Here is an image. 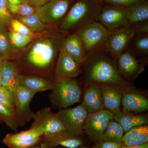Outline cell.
I'll return each mask as SVG.
<instances>
[{"instance_id": "1", "label": "cell", "mask_w": 148, "mask_h": 148, "mask_svg": "<svg viewBox=\"0 0 148 148\" xmlns=\"http://www.w3.org/2000/svg\"><path fill=\"white\" fill-rule=\"evenodd\" d=\"M67 35L56 28L41 32L20 51L16 58L18 67L21 66L27 71L40 75L51 73L54 71L58 54Z\"/></svg>"}, {"instance_id": "2", "label": "cell", "mask_w": 148, "mask_h": 148, "mask_svg": "<svg viewBox=\"0 0 148 148\" xmlns=\"http://www.w3.org/2000/svg\"><path fill=\"white\" fill-rule=\"evenodd\" d=\"M81 66L86 87L91 84L122 86L129 84L118 70L116 59L112 56L105 46L86 53Z\"/></svg>"}, {"instance_id": "3", "label": "cell", "mask_w": 148, "mask_h": 148, "mask_svg": "<svg viewBox=\"0 0 148 148\" xmlns=\"http://www.w3.org/2000/svg\"><path fill=\"white\" fill-rule=\"evenodd\" d=\"M103 5L96 0H75L57 29L67 34L80 30L95 21Z\"/></svg>"}, {"instance_id": "4", "label": "cell", "mask_w": 148, "mask_h": 148, "mask_svg": "<svg viewBox=\"0 0 148 148\" xmlns=\"http://www.w3.org/2000/svg\"><path fill=\"white\" fill-rule=\"evenodd\" d=\"M54 81V87L49 95L53 107L65 109L79 102L81 90L75 79L55 78Z\"/></svg>"}, {"instance_id": "5", "label": "cell", "mask_w": 148, "mask_h": 148, "mask_svg": "<svg viewBox=\"0 0 148 148\" xmlns=\"http://www.w3.org/2000/svg\"><path fill=\"white\" fill-rule=\"evenodd\" d=\"M75 32L86 53L105 46L111 33L102 24L95 21Z\"/></svg>"}, {"instance_id": "6", "label": "cell", "mask_w": 148, "mask_h": 148, "mask_svg": "<svg viewBox=\"0 0 148 148\" xmlns=\"http://www.w3.org/2000/svg\"><path fill=\"white\" fill-rule=\"evenodd\" d=\"M95 21L101 23L111 32L130 27L127 8L103 4Z\"/></svg>"}, {"instance_id": "7", "label": "cell", "mask_w": 148, "mask_h": 148, "mask_svg": "<svg viewBox=\"0 0 148 148\" xmlns=\"http://www.w3.org/2000/svg\"><path fill=\"white\" fill-rule=\"evenodd\" d=\"M75 0H49L37 9L42 21L50 27L57 28Z\"/></svg>"}, {"instance_id": "8", "label": "cell", "mask_w": 148, "mask_h": 148, "mask_svg": "<svg viewBox=\"0 0 148 148\" xmlns=\"http://www.w3.org/2000/svg\"><path fill=\"white\" fill-rule=\"evenodd\" d=\"M88 113L82 104L72 109H62L56 114L66 130L80 137L84 132V126Z\"/></svg>"}, {"instance_id": "9", "label": "cell", "mask_w": 148, "mask_h": 148, "mask_svg": "<svg viewBox=\"0 0 148 148\" xmlns=\"http://www.w3.org/2000/svg\"><path fill=\"white\" fill-rule=\"evenodd\" d=\"M112 119V113L106 110L88 114L84 126V132L95 143L102 141L105 130Z\"/></svg>"}, {"instance_id": "10", "label": "cell", "mask_w": 148, "mask_h": 148, "mask_svg": "<svg viewBox=\"0 0 148 148\" xmlns=\"http://www.w3.org/2000/svg\"><path fill=\"white\" fill-rule=\"evenodd\" d=\"M31 128L40 131L43 136L66 130L64 125L49 107H45L34 115Z\"/></svg>"}, {"instance_id": "11", "label": "cell", "mask_w": 148, "mask_h": 148, "mask_svg": "<svg viewBox=\"0 0 148 148\" xmlns=\"http://www.w3.org/2000/svg\"><path fill=\"white\" fill-rule=\"evenodd\" d=\"M137 34L135 27H128L111 32L105 47L116 59L127 49L132 38Z\"/></svg>"}, {"instance_id": "12", "label": "cell", "mask_w": 148, "mask_h": 148, "mask_svg": "<svg viewBox=\"0 0 148 148\" xmlns=\"http://www.w3.org/2000/svg\"><path fill=\"white\" fill-rule=\"evenodd\" d=\"M12 93L14 110L20 122V125H22L34 117L35 114L30 109V103L36 93L19 85Z\"/></svg>"}, {"instance_id": "13", "label": "cell", "mask_w": 148, "mask_h": 148, "mask_svg": "<svg viewBox=\"0 0 148 148\" xmlns=\"http://www.w3.org/2000/svg\"><path fill=\"white\" fill-rule=\"evenodd\" d=\"M147 61L139 59L126 49L116 59L118 70L125 79H133L144 71Z\"/></svg>"}, {"instance_id": "14", "label": "cell", "mask_w": 148, "mask_h": 148, "mask_svg": "<svg viewBox=\"0 0 148 148\" xmlns=\"http://www.w3.org/2000/svg\"><path fill=\"white\" fill-rule=\"evenodd\" d=\"M121 104L123 112L128 113H139L148 110L147 98L129 85L123 88Z\"/></svg>"}, {"instance_id": "15", "label": "cell", "mask_w": 148, "mask_h": 148, "mask_svg": "<svg viewBox=\"0 0 148 148\" xmlns=\"http://www.w3.org/2000/svg\"><path fill=\"white\" fill-rule=\"evenodd\" d=\"M56 78L74 79L82 73L81 65L69 55L63 47L58 54L54 69Z\"/></svg>"}, {"instance_id": "16", "label": "cell", "mask_w": 148, "mask_h": 148, "mask_svg": "<svg viewBox=\"0 0 148 148\" xmlns=\"http://www.w3.org/2000/svg\"><path fill=\"white\" fill-rule=\"evenodd\" d=\"M41 142L47 148H54L61 146L65 148H77L83 145V140L80 137L76 136L65 130L51 135H42Z\"/></svg>"}, {"instance_id": "17", "label": "cell", "mask_w": 148, "mask_h": 148, "mask_svg": "<svg viewBox=\"0 0 148 148\" xmlns=\"http://www.w3.org/2000/svg\"><path fill=\"white\" fill-rule=\"evenodd\" d=\"M102 92L104 110L114 113L120 110L123 86L119 85L99 84Z\"/></svg>"}, {"instance_id": "18", "label": "cell", "mask_w": 148, "mask_h": 148, "mask_svg": "<svg viewBox=\"0 0 148 148\" xmlns=\"http://www.w3.org/2000/svg\"><path fill=\"white\" fill-rule=\"evenodd\" d=\"M82 104L88 114L104 110L102 92L98 84H91L86 86Z\"/></svg>"}, {"instance_id": "19", "label": "cell", "mask_w": 148, "mask_h": 148, "mask_svg": "<svg viewBox=\"0 0 148 148\" xmlns=\"http://www.w3.org/2000/svg\"><path fill=\"white\" fill-rule=\"evenodd\" d=\"M1 71L2 86L13 92L19 85L18 79L21 74L18 65L9 60H4L1 64Z\"/></svg>"}, {"instance_id": "20", "label": "cell", "mask_w": 148, "mask_h": 148, "mask_svg": "<svg viewBox=\"0 0 148 148\" xmlns=\"http://www.w3.org/2000/svg\"><path fill=\"white\" fill-rule=\"evenodd\" d=\"M63 48L66 53L81 65L86 56V52L76 32L67 34Z\"/></svg>"}, {"instance_id": "21", "label": "cell", "mask_w": 148, "mask_h": 148, "mask_svg": "<svg viewBox=\"0 0 148 148\" xmlns=\"http://www.w3.org/2000/svg\"><path fill=\"white\" fill-rule=\"evenodd\" d=\"M19 85L27 88L36 93L51 90L54 87V81L39 76L20 75L18 79Z\"/></svg>"}, {"instance_id": "22", "label": "cell", "mask_w": 148, "mask_h": 148, "mask_svg": "<svg viewBox=\"0 0 148 148\" xmlns=\"http://www.w3.org/2000/svg\"><path fill=\"white\" fill-rule=\"evenodd\" d=\"M113 120L122 126L124 133L133 127L145 125L148 123L147 117L125 112L120 110L113 113Z\"/></svg>"}, {"instance_id": "23", "label": "cell", "mask_w": 148, "mask_h": 148, "mask_svg": "<svg viewBox=\"0 0 148 148\" xmlns=\"http://www.w3.org/2000/svg\"><path fill=\"white\" fill-rule=\"evenodd\" d=\"M148 142V126L147 125L133 127L125 132L122 143L128 147L142 145Z\"/></svg>"}, {"instance_id": "24", "label": "cell", "mask_w": 148, "mask_h": 148, "mask_svg": "<svg viewBox=\"0 0 148 148\" xmlns=\"http://www.w3.org/2000/svg\"><path fill=\"white\" fill-rule=\"evenodd\" d=\"M130 27H136L148 22V1L127 8Z\"/></svg>"}, {"instance_id": "25", "label": "cell", "mask_w": 148, "mask_h": 148, "mask_svg": "<svg viewBox=\"0 0 148 148\" xmlns=\"http://www.w3.org/2000/svg\"><path fill=\"white\" fill-rule=\"evenodd\" d=\"M127 49L139 59L147 61L148 33L135 35Z\"/></svg>"}, {"instance_id": "26", "label": "cell", "mask_w": 148, "mask_h": 148, "mask_svg": "<svg viewBox=\"0 0 148 148\" xmlns=\"http://www.w3.org/2000/svg\"><path fill=\"white\" fill-rule=\"evenodd\" d=\"M20 51L12 47L8 38V27L0 22V54L4 60L17 58Z\"/></svg>"}, {"instance_id": "27", "label": "cell", "mask_w": 148, "mask_h": 148, "mask_svg": "<svg viewBox=\"0 0 148 148\" xmlns=\"http://www.w3.org/2000/svg\"><path fill=\"white\" fill-rule=\"evenodd\" d=\"M16 18L35 34L41 33L51 28H54L44 23L37 12L27 16L16 17Z\"/></svg>"}, {"instance_id": "28", "label": "cell", "mask_w": 148, "mask_h": 148, "mask_svg": "<svg viewBox=\"0 0 148 148\" xmlns=\"http://www.w3.org/2000/svg\"><path fill=\"white\" fill-rule=\"evenodd\" d=\"M41 33L35 36H26L18 34L9 29L8 31V37L10 43L12 48L21 51L29 45Z\"/></svg>"}, {"instance_id": "29", "label": "cell", "mask_w": 148, "mask_h": 148, "mask_svg": "<svg viewBox=\"0 0 148 148\" xmlns=\"http://www.w3.org/2000/svg\"><path fill=\"white\" fill-rule=\"evenodd\" d=\"M124 133L121 125L114 120H112L105 130L102 141L122 143Z\"/></svg>"}, {"instance_id": "30", "label": "cell", "mask_w": 148, "mask_h": 148, "mask_svg": "<svg viewBox=\"0 0 148 148\" xmlns=\"http://www.w3.org/2000/svg\"><path fill=\"white\" fill-rule=\"evenodd\" d=\"M0 119L12 130L16 131L20 122L14 109L9 108L0 104Z\"/></svg>"}, {"instance_id": "31", "label": "cell", "mask_w": 148, "mask_h": 148, "mask_svg": "<svg viewBox=\"0 0 148 148\" xmlns=\"http://www.w3.org/2000/svg\"><path fill=\"white\" fill-rule=\"evenodd\" d=\"M8 8L12 15L16 17H24L32 15L37 12L36 9L25 3L17 5L8 4Z\"/></svg>"}, {"instance_id": "32", "label": "cell", "mask_w": 148, "mask_h": 148, "mask_svg": "<svg viewBox=\"0 0 148 148\" xmlns=\"http://www.w3.org/2000/svg\"><path fill=\"white\" fill-rule=\"evenodd\" d=\"M43 135V133L42 132L30 128V129L28 130L21 131V132L7 134L4 138L9 140H25L41 137Z\"/></svg>"}, {"instance_id": "33", "label": "cell", "mask_w": 148, "mask_h": 148, "mask_svg": "<svg viewBox=\"0 0 148 148\" xmlns=\"http://www.w3.org/2000/svg\"><path fill=\"white\" fill-rule=\"evenodd\" d=\"M41 137L25 140H9L3 138L2 143L10 148H31L40 144Z\"/></svg>"}, {"instance_id": "34", "label": "cell", "mask_w": 148, "mask_h": 148, "mask_svg": "<svg viewBox=\"0 0 148 148\" xmlns=\"http://www.w3.org/2000/svg\"><path fill=\"white\" fill-rule=\"evenodd\" d=\"M0 104L9 108L14 110L13 93L3 86L0 87Z\"/></svg>"}, {"instance_id": "35", "label": "cell", "mask_w": 148, "mask_h": 148, "mask_svg": "<svg viewBox=\"0 0 148 148\" xmlns=\"http://www.w3.org/2000/svg\"><path fill=\"white\" fill-rule=\"evenodd\" d=\"M9 27V29L12 31L22 35L33 36L38 34L32 32L27 26L16 18L12 19Z\"/></svg>"}, {"instance_id": "36", "label": "cell", "mask_w": 148, "mask_h": 148, "mask_svg": "<svg viewBox=\"0 0 148 148\" xmlns=\"http://www.w3.org/2000/svg\"><path fill=\"white\" fill-rule=\"evenodd\" d=\"M9 10L8 0H0V22L8 27L13 18Z\"/></svg>"}, {"instance_id": "37", "label": "cell", "mask_w": 148, "mask_h": 148, "mask_svg": "<svg viewBox=\"0 0 148 148\" xmlns=\"http://www.w3.org/2000/svg\"><path fill=\"white\" fill-rule=\"evenodd\" d=\"M103 4L112 5L128 8L147 0H101Z\"/></svg>"}, {"instance_id": "38", "label": "cell", "mask_w": 148, "mask_h": 148, "mask_svg": "<svg viewBox=\"0 0 148 148\" xmlns=\"http://www.w3.org/2000/svg\"><path fill=\"white\" fill-rule=\"evenodd\" d=\"M92 148H127L123 143L101 141L95 143Z\"/></svg>"}, {"instance_id": "39", "label": "cell", "mask_w": 148, "mask_h": 148, "mask_svg": "<svg viewBox=\"0 0 148 148\" xmlns=\"http://www.w3.org/2000/svg\"><path fill=\"white\" fill-rule=\"evenodd\" d=\"M49 0H22V3H27L34 8L38 9L45 4Z\"/></svg>"}, {"instance_id": "40", "label": "cell", "mask_w": 148, "mask_h": 148, "mask_svg": "<svg viewBox=\"0 0 148 148\" xmlns=\"http://www.w3.org/2000/svg\"><path fill=\"white\" fill-rule=\"evenodd\" d=\"M8 4L17 5L22 3V0H8Z\"/></svg>"}, {"instance_id": "41", "label": "cell", "mask_w": 148, "mask_h": 148, "mask_svg": "<svg viewBox=\"0 0 148 148\" xmlns=\"http://www.w3.org/2000/svg\"><path fill=\"white\" fill-rule=\"evenodd\" d=\"M127 148H148V143L142 145L130 147H128Z\"/></svg>"}, {"instance_id": "42", "label": "cell", "mask_w": 148, "mask_h": 148, "mask_svg": "<svg viewBox=\"0 0 148 148\" xmlns=\"http://www.w3.org/2000/svg\"><path fill=\"white\" fill-rule=\"evenodd\" d=\"M34 148H47L45 145L42 142H40L39 145L35 146Z\"/></svg>"}, {"instance_id": "43", "label": "cell", "mask_w": 148, "mask_h": 148, "mask_svg": "<svg viewBox=\"0 0 148 148\" xmlns=\"http://www.w3.org/2000/svg\"><path fill=\"white\" fill-rule=\"evenodd\" d=\"M2 86V83L1 75V65H0V87Z\"/></svg>"}, {"instance_id": "44", "label": "cell", "mask_w": 148, "mask_h": 148, "mask_svg": "<svg viewBox=\"0 0 148 148\" xmlns=\"http://www.w3.org/2000/svg\"><path fill=\"white\" fill-rule=\"evenodd\" d=\"M3 61H4L3 58L2 56L0 54V65H1V64L2 63V62Z\"/></svg>"}, {"instance_id": "45", "label": "cell", "mask_w": 148, "mask_h": 148, "mask_svg": "<svg viewBox=\"0 0 148 148\" xmlns=\"http://www.w3.org/2000/svg\"><path fill=\"white\" fill-rule=\"evenodd\" d=\"M77 148H92L91 147H86V146L84 145H82L81 146H80L79 147Z\"/></svg>"}, {"instance_id": "46", "label": "cell", "mask_w": 148, "mask_h": 148, "mask_svg": "<svg viewBox=\"0 0 148 148\" xmlns=\"http://www.w3.org/2000/svg\"><path fill=\"white\" fill-rule=\"evenodd\" d=\"M3 122L1 121V119H0V124H1V123H2Z\"/></svg>"}, {"instance_id": "47", "label": "cell", "mask_w": 148, "mask_h": 148, "mask_svg": "<svg viewBox=\"0 0 148 148\" xmlns=\"http://www.w3.org/2000/svg\"><path fill=\"white\" fill-rule=\"evenodd\" d=\"M96 1H99L101 2V0H96Z\"/></svg>"}, {"instance_id": "48", "label": "cell", "mask_w": 148, "mask_h": 148, "mask_svg": "<svg viewBox=\"0 0 148 148\" xmlns=\"http://www.w3.org/2000/svg\"><path fill=\"white\" fill-rule=\"evenodd\" d=\"M31 148H34V147H33Z\"/></svg>"}]
</instances>
